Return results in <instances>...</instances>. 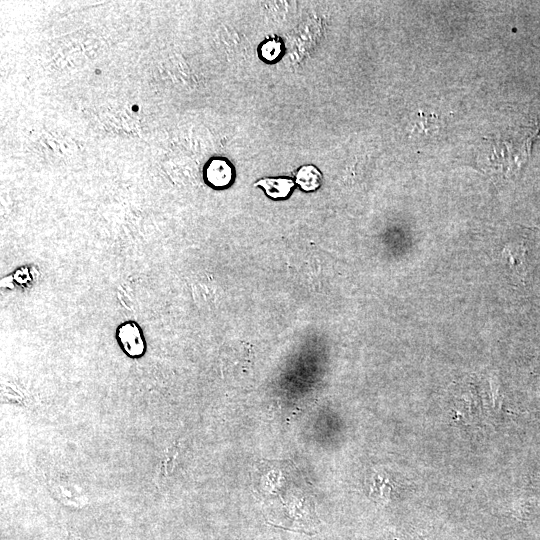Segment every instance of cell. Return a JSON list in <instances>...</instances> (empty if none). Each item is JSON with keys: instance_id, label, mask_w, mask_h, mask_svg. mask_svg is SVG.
Listing matches in <instances>:
<instances>
[{"instance_id": "1", "label": "cell", "mask_w": 540, "mask_h": 540, "mask_svg": "<svg viewBox=\"0 0 540 540\" xmlns=\"http://www.w3.org/2000/svg\"><path fill=\"white\" fill-rule=\"evenodd\" d=\"M116 339L122 351L131 358L142 356L146 350L143 330L136 321L120 323L116 329Z\"/></svg>"}, {"instance_id": "2", "label": "cell", "mask_w": 540, "mask_h": 540, "mask_svg": "<svg viewBox=\"0 0 540 540\" xmlns=\"http://www.w3.org/2000/svg\"><path fill=\"white\" fill-rule=\"evenodd\" d=\"M203 176L209 186L224 188L232 182L233 168L224 158H211L204 167Z\"/></svg>"}, {"instance_id": "3", "label": "cell", "mask_w": 540, "mask_h": 540, "mask_svg": "<svg viewBox=\"0 0 540 540\" xmlns=\"http://www.w3.org/2000/svg\"><path fill=\"white\" fill-rule=\"evenodd\" d=\"M255 185L262 187L271 198L279 199L288 196L294 186V182L291 178L287 177L264 178L259 180Z\"/></svg>"}, {"instance_id": "4", "label": "cell", "mask_w": 540, "mask_h": 540, "mask_svg": "<svg viewBox=\"0 0 540 540\" xmlns=\"http://www.w3.org/2000/svg\"><path fill=\"white\" fill-rule=\"evenodd\" d=\"M322 181L319 170L312 166H302L296 174L297 184L305 191H313L317 189Z\"/></svg>"}, {"instance_id": "5", "label": "cell", "mask_w": 540, "mask_h": 540, "mask_svg": "<svg viewBox=\"0 0 540 540\" xmlns=\"http://www.w3.org/2000/svg\"><path fill=\"white\" fill-rule=\"evenodd\" d=\"M281 52V44L276 40H268L263 43L261 55L264 59L272 61L279 56Z\"/></svg>"}, {"instance_id": "6", "label": "cell", "mask_w": 540, "mask_h": 540, "mask_svg": "<svg viewBox=\"0 0 540 540\" xmlns=\"http://www.w3.org/2000/svg\"><path fill=\"white\" fill-rule=\"evenodd\" d=\"M132 110H133V111H138V106H137V105H134V106L132 107Z\"/></svg>"}, {"instance_id": "7", "label": "cell", "mask_w": 540, "mask_h": 540, "mask_svg": "<svg viewBox=\"0 0 540 540\" xmlns=\"http://www.w3.org/2000/svg\"><path fill=\"white\" fill-rule=\"evenodd\" d=\"M99 73H101V71H99V70L97 69V70H96V74H99Z\"/></svg>"}]
</instances>
